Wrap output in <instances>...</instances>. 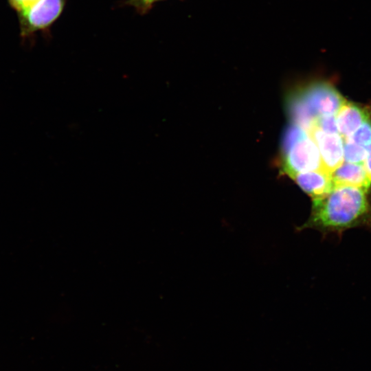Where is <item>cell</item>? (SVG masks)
Here are the masks:
<instances>
[{
	"mask_svg": "<svg viewBox=\"0 0 371 371\" xmlns=\"http://www.w3.org/2000/svg\"><path fill=\"white\" fill-rule=\"evenodd\" d=\"M37 0H7L8 6L16 13V16L22 14Z\"/></svg>",
	"mask_w": 371,
	"mask_h": 371,
	"instance_id": "cell-13",
	"label": "cell"
},
{
	"mask_svg": "<svg viewBox=\"0 0 371 371\" xmlns=\"http://www.w3.org/2000/svg\"><path fill=\"white\" fill-rule=\"evenodd\" d=\"M155 3V0H127L125 3L133 7L139 14H145Z\"/></svg>",
	"mask_w": 371,
	"mask_h": 371,
	"instance_id": "cell-12",
	"label": "cell"
},
{
	"mask_svg": "<svg viewBox=\"0 0 371 371\" xmlns=\"http://www.w3.org/2000/svg\"><path fill=\"white\" fill-rule=\"evenodd\" d=\"M297 93L315 118L336 115L346 102L335 87L325 82L311 84Z\"/></svg>",
	"mask_w": 371,
	"mask_h": 371,
	"instance_id": "cell-4",
	"label": "cell"
},
{
	"mask_svg": "<svg viewBox=\"0 0 371 371\" xmlns=\"http://www.w3.org/2000/svg\"><path fill=\"white\" fill-rule=\"evenodd\" d=\"M164 1V0H155V2H157V1Z\"/></svg>",
	"mask_w": 371,
	"mask_h": 371,
	"instance_id": "cell-15",
	"label": "cell"
},
{
	"mask_svg": "<svg viewBox=\"0 0 371 371\" xmlns=\"http://www.w3.org/2000/svg\"><path fill=\"white\" fill-rule=\"evenodd\" d=\"M368 190L349 186H335L326 196L313 200L309 218L299 227L313 229L323 235L341 236L346 230L371 229V205Z\"/></svg>",
	"mask_w": 371,
	"mask_h": 371,
	"instance_id": "cell-1",
	"label": "cell"
},
{
	"mask_svg": "<svg viewBox=\"0 0 371 371\" xmlns=\"http://www.w3.org/2000/svg\"><path fill=\"white\" fill-rule=\"evenodd\" d=\"M334 186H349L368 191L371 181L363 163H342L332 173Z\"/></svg>",
	"mask_w": 371,
	"mask_h": 371,
	"instance_id": "cell-7",
	"label": "cell"
},
{
	"mask_svg": "<svg viewBox=\"0 0 371 371\" xmlns=\"http://www.w3.org/2000/svg\"><path fill=\"white\" fill-rule=\"evenodd\" d=\"M282 151L283 168L291 177L299 172L324 170L315 142L295 124L290 125L284 134Z\"/></svg>",
	"mask_w": 371,
	"mask_h": 371,
	"instance_id": "cell-2",
	"label": "cell"
},
{
	"mask_svg": "<svg viewBox=\"0 0 371 371\" xmlns=\"http://www.w3.org/2000/svg\"><path fill=\"white\" fill-rule=\"evenodd\" d=\"M313 126H317L321 131L326 133H339L337 125L336 115L318 117L315 120Z\"/></svg>",
	"mask_w": 371,
	"mask_h": 371,
	"instance_id": "cell-11",
	"label": "cell"
},
{
	"mask_svg": "<svg viewBox=\"0 0 371 371\" xmlns=\"http://www.w3.org/2000/svg\"><path fill=\"white\" fill-rule=\"evenodd\" d=\"M345 141L352 142L359 145L368 147L371 144V115H370L357 131Z\"/></svg>",
	"mask_w": 371,
	"mask_h": 371,
	"instance_id": "cell-10",
	"label": "cell"
},
{
	"mask_svg": "<svg viewBox=\"0 0 371 371\" xmlns=\"http://www.w3.org/2000/svg\"><path fill=\"white\" fill-rule=\"evenodd\" d=\"M363 165L371 181V144L368 146V153L364 160Z\"/></svg>",
	"mask_w": 371,
	"mask_h": 371,
	"instance_id": "cell-14",
	"label": "cell"
},
{
	"mask_svg": "<svg viewBox=\"0 0 371 371\" xmlns=\"http://www.w3.org/2000/svg\"><path fill=\"white\" fill-rule=\"evenodd\" d=\"M292 178L313 200L326 196L334 187L331 174L324 170L299 172Z\"/></svg>",
	"mask_w": 371,
	"mask_h": 371,
	"instance_id": "cell-6",
	"label": "cell"
},
{
	"mask_svg": "<svg viewBox=\"0 0 371 371\" xmlns=\"http://www.w3.org/2000/svg\"><path fill=\"white\" fill-rule=\"evenodd\" d=\"M370 115L368 110L346 100L336 114L339 135L344 139L350 137Z\"/></svg>",
	"mask_w": 371,
	"mask_h": 371,
	"instance_id": "cell-8",
	"label": "cell"
},
{
	"mask_svg": "<svg viewBox=\"0 0 371 371\" xmlns=\"http://www.w3.org/2000/svg\"><path fill=\"white\" fill-rule=\"evenodd\" d=\"M67 0H37L32 6L16 16L19 34L23 43L38 32H46L62 14Z\"/></svg>",
	"mask_w": 371,
	"mask_h": 371,
	"instance_id": "cell-3",
	"label": "cell"
},
{
	"mask_svg": "<svg viewBox=\"0 0 371 371\" xmlns=\"http://www.w3.org/2000/svg\"><path fill=\"white\" fill-rule=\"evenodd\" d=\"M320 153L324 170L331 174L344 162V140L339 133H326L315 126L306 131Z\"/></svg>",
	"mask_w": 371,
	"mask_h": 371,
	"instance_id": "cell-5",
	"label": "cell"
},
{
	"mask_svg": "<svg viewBox=\"0 0 371 371\" xmlns=\"http://www.w3.org/2000/svg\"><path fill=\"white\" fill-rule=\"evenodd\" d=\"M368 147L363 146L352 142L345 141L344 145V159L348 163H363L366 157Z\"/></svg>",
	"mask_w": 371,
	"mask_h": 371,
	"instance_id": "cell-9",
	"label": "cell"
}]
</instances>
